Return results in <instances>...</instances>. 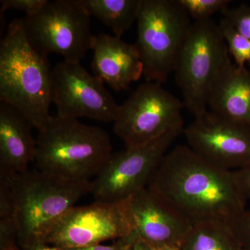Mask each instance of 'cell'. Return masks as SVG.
I'll return each mask as SVG.
<instances>
[{
	"label": "cell",
	"instance_id": "1",
	"mask_svg": "<svg viewBox=\"0 0 250 250\" xmlns=\"http://www.w3.org/2000/svg\"><path fill=\"white\" fill-rule=\"evenodd\" d=\"M148 188L192 223H228L246 209L234 172L213 165L188 146L167 152Z\"/></svg>",
	"mask_w": 250,
	"mask_h": 250
},
{
	"label": "cell",
	"instance_id": "2",
	"mask_svg": "<svg viewBox=\"0 0 250 250\" xmlns=\"http://www.w3.org/2000/svg\"><path fill=\"white\" fill-rule=\"evenodd\" d=\"M52 69L28 40L22 18L13 20L0 42V102L11 105L41 131L48 123Z\"/></svg>",
	"mask_w": 250,
	"mask_h": 250
},
{
	"label": "cell",
	"instance_id": "3",
	"mask_svg": "<svg viewBox=\"0 0 250 250\" xmlns=\"http://www.w3.org/2000/svg\"><path fill=\"white\" fill-rule=\"evenodd\" d=\"M9 177L20 250L44 245L57 222L90 192V181L60 178L41 170Z\"/></svg>",
	"mask_w": 250,
	"mask_h": 250
},
{
	"label": "cell",
	"instance_id": "4",
	"mask_svg": "<svg viewBox=\"0 0 250 250\" xmlns=\"http://www.w3.org/2000/svg\"><path fill=\"white\" fill-rule=\"evenodd\" d=\"M36 142L39 170L68 180L96 177L113 154L104 130L58 116L39 131Z\"/></svg>",
	"mask_w": 250,
	"mask_h": 250
},
{
	"label": "cell",
	"instance_id": "5",
	"mask_svg": "<svg viewBox=\"0 0 250 250\" xmlns=\"http://www.w3.org/2000/svg\"><path fill=\"white\" fill-rule=\"evenodd\" d=\"M135 42L146 82L165 83L173 73L192 23L177 0H141Z\"/></svg>",
	"mask_w": 250,
	"mask_h": 250
},
{
	"label": "cell",
	"instance_id": "6",
	"mask_svg": "<svg viewBox=\"0 0 250 250\" xmlns=\"http://www.w3.org/2000/svg\"><path fill=\"white\" fill-rule=\"evenodd\" d=\"M230 58L218 24L212 19L192 23L173 73L184 106L194 117L207 111L212 85Z\"/></svg>",
	"mask_w": 250,
	"mask_h": 250
},
{
	"label": "cell",
	"instance_id": "7",
	"mask_svg": "<svg viewBox=\"0 0 250 250\" xmlns=\"http://www.w3.org/2000/svg\"><path fill=\"white\" fill-rule=\"evenodd\" d=\"M90 18L78 0H56L22 22L28 40L39 53L60 54L64 61L81 62L95 42Z\"/></svg>",
	"mask_w": 250,
	"mask_h": 250
},
{
	"label": "cell",
	"instance_id": "8",
	"mask_svg": "<svg viewBox=\"0 0 250 250\" xmlns=\"http://www.w3.org/2000/svg\"><path fill=\"white\" fill-rule=\"evenodd\" d=\"M184 107L161 83L146 82L120 105L113 130L126 147L143 146L184 125Z\"/></svg>",
	"mask_w": 250,
	"mask_h": 250
},
{
	"label": "cell",
	"instance_id": "9",
	"mask_svg": "<svg viewBox=\"0 0 250 250\" xmlns=\"http://www.w3.org/2000/svg\"><path fill=\"white\" fill-rule=\"evenodd\" d=\"M184 129L182 125L152 142L112 154L90 182V193L97 201L121 202L148 187L164 156Z\"/></svg>",
	"mask_w": 250,
	"mask_h": 250
},
{
	"label": "cell",
	"instance_id": "10",
	"mask_svg": "<svg viewBox=\"0 0 250 250\" xmlns=\"http://www.w3.org/2000/svg\"><path fill=\"white\" fill-rule=\"evenodd\" d=\"M132 232L126 200L74 207L47 233L44 245L73 249L124 238Z\"/></svg>",
	"mask_w": 250,
	"mask_h": 250
},
{
	"label": "cell",
	"instance_id": "11",
	"mask_svg": "<svg viewBox=\"0 0 250 250\" xmlns=\"http://www.w3.org/2000/svg\"><path fill=\"white\" fill-rule=\"evenodd\" d=\"M52 100L57 108V116L104 123L114 122L120 106L103 82L81 62L66 61L52 69Z\"/></svg>",
	"mask_w": 250,
	"mask_h": 250
},
{
	"label": "cell",
	"instance_id": "12",
	"mask_svg": "<svg viewBox=\"0 0 250 250\" xmlns=\"http://www.w3.org/2000/svg\"><path fill=\"white\" fill-rule=\"evenodd\" d=\"M183 134L197 155L224 170L250 166V126L230 121L207 110Z\"/></svg>",
	"mask_w": 250,
	"mask_h": 250
},
{
	"label": "cell",
	"instance_id": "13",
	"mask_svg": "<svg viewBox=\"0 0 250 250\" xmlns=\"http://www.w3.org/2000/svg\"><path fill=\"white\" fill-rule=\"evenodd\" d=\"M131 236L154 248L182 246L193 223L149 188L126 200Z\"/></svg>",
	"mask_w": 250,
	"mask_h": 250
},
{
	"label": "cell",
	"instance_id": "14",
	"mask_svg": "<svg viewBox=\"0 0 250 250\" xmlns=\"http://www.w3.org/2000/svg\"><path fill=\"white\" fill-rule=\"evenodd\" d=\"M91 67L93 75L104 84L121 91L143 76V65L135 44L115 35L95 36Z\"/></svg>",
	"mask_w": 250,
	"mask_h": 250
},
{
	"label": "cell",
	"instance_id": "15",
	"mask_svg": "<svg viewBox=\"0 0 250 250\" xmlns=\"http://www.w3.org/2000/svg\"><path fill=\"white\" fill-rule=\"evenodd\" d=\"M32 125L21 112L0 102V176L11 177L28 170L35 160Z\"/></svg>",
	"mask_w": 250,
	"mask_h": 250
},
{
	"label": "cell",
	"instance_id": "16",
	"mask_svg": "<svg viewBox=\"0 0 250 250\" xmlns=\"http://www.w3.org/2000/svg\"><path fill=\"white\" fill-rule=\"evenodd\" d=\"M208 107L218 116L250 126V70L229 59L212 85Z\"/></svg>",
	"mask_w": 250,
	"mask_h": 250
},
{
	"label": "cell",
	"instance_id": "17",
	"mask_svg": "<svg viewBox=\"0 0 250 250\" xmlns=\"http://www.w3.org/2000/svg\"><path fill=\"white\" fill-rule=\"evenodd\" d=\"M90 17L109 27L121 37L137 21L141 0H78Z\"/></svg>",
	"mask_w": 250,
	"mask_h": 250
},
{
	"label": "cell",
	"instance_id": "18",
	"mask_svg": "<svg viewBox=\"0 0 250 250\" xmlns=\"http://www.w3.org/2000/svg\"><path fill=\"white\" fill-rule=\"evenodd\" d=\"M182 250H244L228 224L218 220L193 223Z\"/></svg>",
	"mask_w": 250,
	"mask_h": 250
},
{
	"label": "cell",
	"instance_id": "19",
	"mask_svg": "<svg viewBox=\"0 0 250 250\" xmlns=\"http://www.w3.org/2000/svg\"><path fill=\"white\" fill-rule=\"evenodd\" d=\"M219 27L227 47L229 54L232 57L234 63L240 67H246V64L250 66V40L222 18Z\"/></svg>",
	"mask_w": 250,
	"mask_h": 250
},
{
	"label": "cell",
	"instance_id": "20",
	"mask_svg": "<svg viewBox=\"0 0 250 250\" xmlns=\"http://www.w3.org/2000/svg\"><path fill=\"white\" fill-rule=\"evenodd\" d=\"M194 22L208 21L217 13H223L230 0H177Z\"/></svg>",
	"mask_w": 250,
	"mask_h": 250
},
{
	"label": "cell",
	"instance_id": "21",
	"mask_svg": "<svg viewBox=\"0 0 250 250\" xmlns=\"http://www.w3.org/2000/svg\"><path fill=\"white\" fill-rule=\"evenodd\" d=\"M222 14L224 19L250 40V6L241 4L236 7L229 6Z\"/></svg>",
	"mask_w": 250,
	"mask_h": 250
},
{
	"label": "cell",
	"instance_id": "22",
	"mask_svg": "<svg viewBox=\"0 0 250 250\" xmlns=\"http://www.w3.org/2000/svg\"><path fill=\"white\" fill-rule=\"evenodd\" d=\"M227 223L243 249L250 250V210H245Z\"/></svg>",
	"mask_w": 250,
	"mask_h": 250
},
{
	"label": "cell",
	"instance_id": "23",
	"mask_svg": "<svg viewBox=\"0 0 250 250\" xmlns=\"http://www.w3.org/2000/svg\"><path fill=\"white\" fill-rule=\"evenodd\" d=\"M18 230L14 218L0 219V250H19Z\"/></svg>",
	"mask_w": 250,
	"mask_h": 250
},
{
	"label": "cell",
	"instance_id": "24",
	"mask_svg": "<svg viewBox=\"0 0 250 250\" xmlns=\"http://www.w3.org/2000/svg\"><path fill=\"white\" fill-rule=\"evenodd\" d=\"M48 0H1V14L6 11H20L27 16H33L40 12Z\"/></svg>",
	"mask_w": 250,
	"mask_h": 250
},
{
	"label": "cell",
	"instance_id": "25",
	"mask_svg": "<svg viewBox=\"0 0 250 250\" xmlns=\"http://www.w3.org/2000/svg\"><path fill=\"white\" fill-rule=\"evenodd\" d=\"M14 218V204L9 177L0 176V219Z\"/></svg>",
	"mask_w": 250,
	"mask_h": 250
},
{
	"label": "cell",
	"instance_id": "26",
	"mask_svg": "<svg viewBox=\"0 0 250 250\" xmlns=\"http://www.w3.org/2000/svg\"><path fill=\"white\" fill-rule=\"evenodd\" d=\"M235 176L246 200H250V166L234 171Z\"/></svg>",
	"mask_w": 250,
	"mask_h": 250
},
{
	"label": "cell",
	"instance_id": "27",
	"mask_svg": "<svg viewBox=\"0 0 250 250\" xmlns=\"http://www.w3.org/2000/svg\"><path fill=\"white\" fill-rule=\"evenodd\" d=\"M129 239L127 236L119 238L113 242V244L109 246H104L98 244L95 246L83 247V248H73V249H67L65 250H125L127 245L129 244ZM64 250V249H63Z\"/></svg>",
	"mask_w": 250,
	"mask_h": 250
},
{
	"label": "cell",
	"instance_id": "28",
	"mask_svg": "<svg viewBox=\"0 0 250 250\" xmlns=\"http://www.w3.org/2000/svg\"><path fill=\"white\" fill-rule=\"evenodd\" d=\"M129 239V244L125 250H155V248L147 244L141 240L136 239L131 235L127 236Z\"/></svg>",
	"mask_w": 250,
	"mask_h": 250
},
{
	"label": "cell",
	"instance_id": "29",
	"mask_svg": "<svg viewBox=\"0 0 250 250\" xmlns=\"http://www.w3.org/2000/svg\"><path fill=\"white\" fill-rule=\"evenodd\" d=\"M27 250H65L62 249V248H57V247H54L52 246H48V245H40L34 247V248H31V249Z\"/></svg>",
	"mask_w": 250,
	"mask_h": 250
},
{
	"label": "cell",
	"instance_id": "30",
	"mask_svg": "<svg viewBox=\"0 0 250 250\" xmlns=\"http://www.w3.org/2000/svg\"><path fill=\"white\" fill-rule=\"evenodd\" d=\"M155 250H182L178 246H164L161 248H155Z\"/></svg>",
	"mask_w": 250,
	"mask_h": 250
}]
</instances>
